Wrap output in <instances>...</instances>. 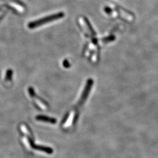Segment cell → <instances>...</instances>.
<instances>
[{"instance_id": "obj_1", "label": "cell", "mask_w": 158, "mask_h": 158, "mask_svg": "<svg viewBox=\"0 0 158 158\" xmlns=\"http://www.w3.org/2000/svg\"><path fill=\"white\" fill-rule=\"evenodd\" d=\"M63 16V14L62 13H59L58 14H55L53 15H51L49 17H46L45 18H44L42 19H40V20L36 21L34 23H29V27L31 28H34L36 27L37 26H40L41 25L45 24L46 23H48V22H50L51 21H54L55 19H59V18H62Z\"/></svg>"}]
</instances>
